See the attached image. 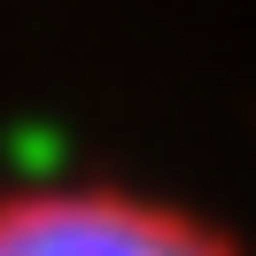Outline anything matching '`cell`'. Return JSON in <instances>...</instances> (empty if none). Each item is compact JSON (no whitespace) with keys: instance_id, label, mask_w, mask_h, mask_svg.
Here are the masks:
<instances>
[{"instance_id":"cell-1","label":"cell","mask_w":256,"mask_h":256,"mask_svg":"<svg viewBox=\"0 0 256 256\" xmlns=\"http://www.w3.org/2000/svg\"><path fill=\"white\" fill-rule=\"evenodd\" d=\"M0 256H248L225 225L124 178H8Z\"/></svg>"}]
</instances>
